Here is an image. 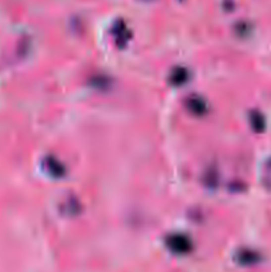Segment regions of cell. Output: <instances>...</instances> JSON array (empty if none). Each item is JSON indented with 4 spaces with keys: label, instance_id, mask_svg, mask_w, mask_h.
Instances as JSON below:
<instances>
[{
    "label": "cell",
    "instance_id": "5b68a950",
    "mask_svg": "<svg viewBox=\"0 0 271 272\" xmlns=\"http://www.w3.org/2000/svg\"><path fill=\"white\" fill-rule=\"evenodd\" d=\"M254 256L255 254L254 252H251V251H243L239 254V262L241 263H253L254 262Z\"/></svg>",
    "mask_w": 271,
    "mask_h": 272
},
{
    "label": "cell",
    "instance_id": "3957f363",
    "mask_svg": "<svg viewBox=\"0 0 271 272\" xmlns=\"http://www.w3.org/2000/svg\"><path fill=\"white\" fill-rule=\"evenodd\" d=\"M188 104H189V108L192 109L193 112L197 114H202L205 112V109H206L205 102L201 100L200 97H192V98L189 100Z\"/></svg>",
    "mask_w": 271,
    "mask_h": 272
},
{
    "label": "cell",
    "instance_id": "6da1fadb",
    "mask_svg": "<svg viewBox=\"0 0 271 272\" xmlns=\"http://www.w3.org/2000/svg\"><path fill=\"white\" fill-rule=\"evenodd\" d=\"M166 246L175 254H188L192 250V242L185 235H170L166 239Z\"/></svg>",
    "mask_w": 271,
    "mask_h": 272
},
{
    "label": "cell",
    "instance_id": "7a4b0ae2",
    "mask_svg": "<svg viewBox=\"0 0 271 272\" xmlns=\"http://www.w3.org/2000/svg\"><path fill=\"white\" fill-rule=\"evenodd\" d=\"M114 34H116L117 42H121L122 44H125L130 36L129 31H128L126 25L122 21H118L116 24V27H114Z\"/></svg>",
    "mask_w": 271,
    "mask_h": 272
},
{
    "label": "cell",
    "instance_id": "277c9868",
    "mask_svg": "<svg viewBox=\"0 0 271 272\" xmlns=\"http://www.w3.org/2000/svg\"><path fill=\"white\" fill-rule=\"evenodd\" d=\"M170 80L173 84H184L185 81L188 80V72L185 69H177V71L173 72Z\"/></svg>",
    "mask_w": 271,
    "mask_h": 272
}]
</instances>
